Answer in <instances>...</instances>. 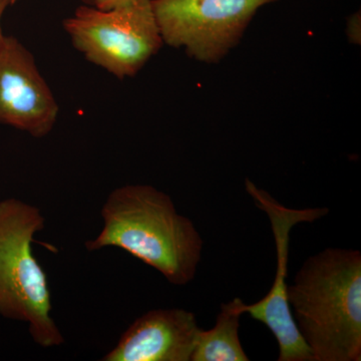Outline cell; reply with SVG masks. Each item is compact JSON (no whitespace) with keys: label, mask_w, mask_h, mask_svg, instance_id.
I'll list each match as a JSON object with an SVG mask.
<instances>
[{"label":"cell","mask_w":361,"mask_h":361,"mask_svg":"<svg viewBox=\"0 0 361 361\" xmlns=\"http://www.w3.org/2000/svg\"><path fill=\"white\" fill-rule=\"evenodd\" d=\"M276 1L152 0V6L164 44L213 63L238 44L259 8Z\"/></svg>","instance_id":"5"},{"label":"cell","mask_w":361,"mask_h":361,"mask_svg":"<svg viewBox=\"0 0 361 361\" xmlns=\"http://www.w3.org/2000/svg\"><path fill=\"white\" fill-rule=\"evenodd\" d=\"M59 106L30 51L13 37L0 44V123L44 137L56 126Z\"/></svg>","instance_id":"7"},{"label":"cell","mask_w":361,"mask_h":361,"mask_svg":"<svg viewBox=\"0 0 361 361\" xmlns=\"http://www.w3.org/2000/svg\"><path fill=\"white\" fill-rule=\"evenodd\" d=\"M82 1L85 2L87 4H94V0H82Z\"/></svg>","instance_id":"12"},{"label":"cell","mask_w":361,"mask_h":361,"mask_svg":"<svg viewBox=\"0 0 361 361\" xmlns=\"http://www.w3.org/2000/svg\"><path fill=\"white\" fill-rule=\"evenodd\" d=\"M103 228L87 251L116 247L185 286L196 276L204 242L196 226L178 212L168 194L149 185L113 190L101 211Z\"/></svg>","instance_id":"1"},{"label":"cell","mask_w":361,"mask_h":361,"mask_svg":"<svg viewBox=\"0 0 361 361\" xmlns=\"http://www.w3.org/2000/svg\"><path fill=\"white\" fill-rule=\"evenodd\" d=\"M14 1H16V0H0V44H1L2 39H4V37L1 27L2 16H4L6 9L8 8Z\"/></svg>","instance_id":"11"},{"label":"cell","mask_w":361,"mask_h":361,"mask_svg":"<svg viewBox=\"0 0 361 361\" xmlns=\"http://www.w3.org/2000/svg\"><path fill=\"white\" fill-rule=\"evenodd\" d=\"M137 0H94V6L103 11L116 8V7L128 6Z\"/></svg>","instance_id":"10"},{"label":"cell","mask_w":361,"mask_h":361,"mask_svg":"<svg viewBox=\"0 0 361 361\" xmlns=\"http://www.w3.org/2000/svg\"><path fill=\"white\" fill-rule=\"evenodd\" d=\"M242 303V299L235 298L221 304L215 326L199 334L191 361L249 360L239 337Z\"/></svg>","instance_id":"9"},{"label":"cell","mask_w":361,"mask_h":361,"mask_svg":"<svg viewBox=\"0 0 361 361\" xmlns=\"http://www.w3.org/2000/svg\"><path fill=\"white\" fill-rule=\"evenodd\" d=\"M297 329L313 361L361 360V253L327 248L287 285Z\"/></svg>","instance_id":"2"},{"label":"cell","mask_w":361,"mask_h":361,"mask_svg":"<svg viewBox=\"0 0 361 361\" xmlns=\"http://www.w3.org/2000/svg\"><path fill=\"white\" fill-rule=\"evenodd\" d=\"M247 193L255 206L267 215L274 236L277 270L267 295L258 302L242 303L241 311L266 325L279 345L278 361H313L312 353L297 329L287 299L290 232L297 224L313 223L329 214V208L292 209L279 203L265 190L246 179Z\"/></svg>","instance_id":"6"},{"label":"cell","mask_w":361,"mask_h":361,"mask_svg":"<svg viewBox=\"0 0 361 361\" xmlns=\"http://www.w3.org/2000/svg\"><path fill=\"white\" fill-rule=\"evenodd\" d=\"M196 316L182 308L140 316L103 361H191L201 331Z\"/></svg>","instance_id":"8"},{"label":"cell","mask_w":361,"mask_h":361,"mask_svg":"<svg viewBox=\"0 0 361 361\" xmlns=\"http://www.w3.org/2000/svg\"><path fill=\"white\" fill-rule=\"evenodd\" d=\"M63 28L90 63L120 80L135 77L164 44L152 0L109 11L82 6Z\"/></svg>","instance_id":"4"},{"label":"cell","mask_w":361,"mask_h":361,"mask_svg":"<svg viewBox=\"0 0 361 361\" xmlns=\"http://www.w3.org/2000/svg\"><path fill=\"white\" fill-rule=\"evenodd\" d=\"M44 226L37 206L16 198L0 201V315L27 323L32 341L51 348L65 337L52 318L47 274L32 250Z\"/></svg>","instance_id":"3"}]
</instances>
